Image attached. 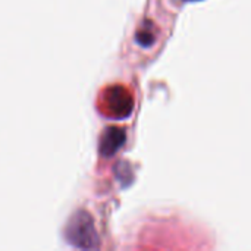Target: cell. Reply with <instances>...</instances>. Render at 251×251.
<instances>
[{
	"instance_id": "obj_1",
	"label": "cell",
	"mask_w": 251,
	"mask_h": 251,
	"mask_svg": "<svg viewBox=\"0 0 251 251\" xmlns=\"http://www.w3.org/2000/svg\"><path fill=\"white\" fill-rule=\"evenodd\" d=\"M65 238L71 246L79 250L99 249V234L91 215L84 210L76 212L65 229Z\"/></svg>"
},
{
	"instance_id": "obj_2",
	"label": "cell",
	"mask_w": 251,
	"mask_h": 251,
	"mask_svg": "<svg viewBox=\"0 0 251 251\" xmlns=\"http://www.w3.org/2000/svg\"><path fill=\"white\" fill-rule=\"evenodd\" d=\"M103 104L106 109V113L115 119H124L128 118L134 109V100L131 93L121 85L109 87L103 93Z\"/></svg>"
},
{
	"instance_id": "obj_3",
	"label": "cell",
	"mask_w": 251,
	"mask_h": 251,
	"mask_svg": "<svg viewBox=\"0 0 251 251\" xmlns=\"http://www.w3.org/2000/svg\"><path fill=\"white\" fill-rule=\"evenodd\" d=\"M126 134L125 129L121 126H107L100 135L99 140V153L101 157H112L115 156L125 144Z\"/></svg>"
},
{
	"instance_id": "obj_4",
	"label": "cell",
	"mask_w": 251,
	"mask_h": 251,
	"mask_svg": "<svg viewBox=\"0 0 251 251\" xmlns=\"http://www.w3.org/2000/svg\"><path fill=\"white\" fill-rule=\"evenodd\" d=\"M135 40H137V43L140 44V46H143V47H150V46H153L154 44V41H156V34H154V31H153V25L150 24V28H141V29H138L137 31V35H135Z\"/></svg>"
},
{
	"instance_id": "obj_5",
	"label": "cell",
	"mask_w": 251,
	"mask_h": 251,
	"mask_svg": "<svg viewBox=\"0 0 251 251\" xmlns=\"http://www.w3.org/2000/svg\"><path fill=\"white\" fill-rule=\"evenodd\" d=\"M188 1H197V0H188Z\"/></svg>"
}]
</instances>
